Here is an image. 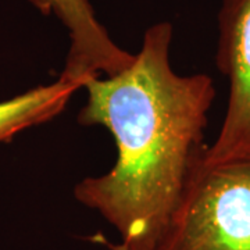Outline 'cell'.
Here are the masks:
<instances>
[{
    "instance_id": "6da1fadb",
    "label": "cell",
    "mask_w": 250,
    "mask_h": 250,
    "mask_svg": "<svg viewBox=\"0 0 250 250\" xmlns=\"http://www.w3.org/2000/svg\"><path fill=\"white\" fill-rule=\"evenodd\" d=\"M171 41L170 22L154 24L124 71L82 86L78 123L107 129L117 157L106 174L80 181L74 196L114 227L116 250L156 249L208 149L214 81L175 71Z\"/></svg>"
},
{
    "instance_id": "7a4b0ae2",
    "label": "cell",
    "mask_w": 250,
    "mask_h": 250,
    "mask_svg": "<svg viewBox=\"0 0 250 250\" xmlns=\"http://www.w3.org/2000/svg\"><path fill=\"white\" fill-rule=\"evenodd\" d=\"M154 250H250V159L203 161Z\"/></svg>"
},
{
    "instance_id": "3957f363",
    "label": "cell",
    "mask_w": 250,
    "mask_h": 250,
    "mask_svg": "<svg viewBox=\"0 0 250 250\" xmlns=\"http://www.w3.org/2000/svg\"><path fill=\"white\" fill-rule=\"evenodd\" d=\"M215 60L228 81V100L205 163L250 159V0H221Z\"/></svg>"
},
{
    "instance_id": "277c9868",
    "label": "cell",
    "mask_w": 250,
    "mask_h": 250,
    "mask_svg": "<svg viewBox=\"0 0 250 250\" xmlns=\"http://www.w3.org/2000/svg\"><path fill=\"white\" fill-rule=\"evenodd\" d=\"M45 16H54L68 32L70 49L62 77L83 83L93 77L124 71L134 54L117 45L102 25L89 0H29Z\"/></svg>"
},
{
    "instance_id": "5b68a950",
    "label": "cell",
    "mask_w": 250,
    "mask_h": 250,
    "mask_svg": "<svg viewBox=\"0 0 250 250\" xmlns=\"http://www.w3.org/2000/svg\"><path fill=\"white\" fill-rule=\"evenodd\" d=\"M82 85L62 75L49 83L0 102V143L16 135L53 120L68 106Z\"/></svg>"
}]
</instances>
